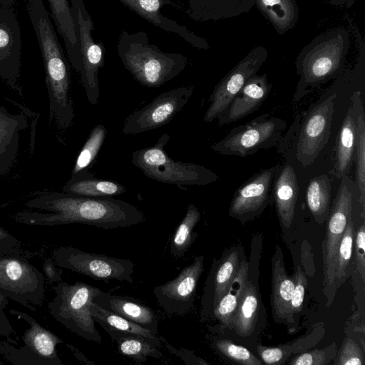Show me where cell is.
Returning <instances> with one entry per match:
<instances>
[{"instance_id":"obj_28","label":"cell","mask_w":365,"mask_h":365,"mask_svg":"<svg viewBox=\"0 0 365 365\" xmlns=\"http://www.w3.org/2000/svg\"><path fill=\"white\" fill-rule=\"evenodd\" d=\"M63 192L90 197H113L126 192L119 182L96 178L93 174L83 172L71 176L63 185Z\"/></svg>"},{"instance_id":"obj_4","label":"cell","mask_w":365,"mask_h":365,"mask_svg":"<svg viewBox=\"0 0 365 365\" xmlns=\"http://www.w3.org/2000/svg\"><path fill=\"white\" fill-rule=\"evenodd\" d=\"M117 52L124 67L141 85L158 88L180 74L187 64L181 53H166L150 43L143 31H123L118 38Z\"/></svg>"},{"instance_id":"obj_30","label":"cell","mask_w":365,"mask_h":365,"mask_svg":"<svg viewBox=\"0 0 365 365\" xmlns=\"http://www.w3.org/2000/svg\"><path fill=\"white\" fill-rule=\"evenodd\" d=\"M351 105L355 120L356 182L359 192L361 215L365 212V114L360 91L351 97Z\"/></svg>"},{"instance_id":"obj_43","label":"cell","mask_w":365,"mask_h":365,"mask_svg":"<svg viewBox=\"0 0 365 365\" xmlns=\"http://www.w3.org/2000/svg\"><path fill=\"white\" fill-rule=\"evenodd\" d=\"M331 347V346H330ZM331 348L323 349H314L311 351L303 353L290 362L291 365H324L329 363L331 359Z\"/></svg>"},{"instance_id":"obj_34","label":"cell","mask_w":365,"mask_h":365,"mask_svg":"<svg viewBox=\"0 0 365 365\" xmlns=\"http://www.w3.org/2000/svg\"><path fill=\"white\" fill-rule=\"evenodd\" d=\"M259 309V297L254 284L248 279L243 296L232 322V328L241 336H250L255 327Z\"/></svg>"},{"instance_id":"obj_3","label":"cell","mask_w":365,"mask_h":365,"mask_svg":"<svg viewBox=\"0 0 365 365\" xmlns=\"http://www.w3.org/2000/svg\"><path fill=\"white\" fill-rule=\"evenodd\" d=\"M349 46V34L344 28L324 31L305 46L295 61L299 79L293 102H298L317 87L341 75Z\"/></svg>"},{"instance_id":"obj_13","label":"cell","mask_w":365,"mask_h":365,"mask_svg":"<svg viewBox=\"0 0 365 365\" xmlns=\"http://www.w3.org/2000/svg\"><path fill=\"white\" fill-rule=\"evenodd\" d=\"M80 46V63L77 71L86 91L87 100L96 106L100 96L98 74L105 62L104 47L93 36L94 24L85 7L83 0H70Z\"/></svg>"},{"instance_id":"obj_51","label":"cell","mask_w":365,"mask_h":365,"mask_svg":"<svg viewBox=\"0 0 365 365\" xmlns=\"http://www.w3.org/2000/svg\"><path fill=\"white\" fill-rule=\"evenodd\" d=\"M8 298L0 292V313H5L4 309L8 305Z\"/></svg>"},{"instance_id":"obj_50","label":"cell","mask_w":365,"mask_h":365,"mask_svg":"<svg viewBox=\"0 0 365 365\" xmlns=\"http://www.w3.org/2000/svg\"><path fill=\"white\" fill-rule=\"evenodd\" d=\"M331 5L336 6H346L347 8L351 7L355 2L356 0H327Z\"/></svg>"},{"instance_id":"obj_44","label":"cell","mask_w":365,"mask_h":365,"mask_svg":"<svg viewBox=\"0 0 365 365\" xmlns=\"http://www.w3.org/2000/svg\"><path fill=\"white\" fill-rule=\"evenodd\" d=\"M365 222L358 227L355 240V260L361 279L365 280Z\"/></svg>"},{"instance_id":"obj_19","label":"cell","mask_w":365,"mask_h":365,"mask_svg":"<svg viewBox=\"0 0 365 365\" xmlns=\"http://www.w3.org/2000/svg\"><path fill=\"white\" fill-rule=\"evenodd\" d=\"M272 89L266 73L250 78L217 119L222 126L242 119L256 111L269 96Z\"/></svg>"},{"instance_id":"obj_18","label":"cell","mask_w":365,"mask_h":365,"mask_svg":"<svg viewBox=\"0 0 365 365\" xmlns=\"http://www.w3.org/2000/svg\"><path fill=\"white\" fill-rule=\"evenodd\" d=\"M21 38L19 24L11 8L0 7V78L22 95L19 86Z\"/></svg>"},{"instance_id":"obj_49","label":"cell","mask_w":365,"mask_h":365,"mask_svg":"<svg viewBox=\"0 0 365 365\" xmlns=\"http://www.w3.org/2000/svg\"><path fill=\"white\" fill-rule=\"evenodd\" d=\"M66 346L68 349L72 351L73 355L82 363L87 365H93L95 363L91 360H89L86 356L81 352L77 348L73 346L66 344Z\"/></svg>"},{"instance_id":"obj_1","label":"cell","mask_w":365,"mask_h":365,"mask_svg":"<svg viewBox=\"0 0 365 365\" xmlns=\"http://www.w3.org/2000/svg\"><path fill=\"white\" fill-rule=\"evenodd\" d=\"M25 206L40 210H24L14 215L15 222L28 225L79 223L109 230L130 227L145 220L137 207L113 197H90L51 192L29 200Z\"/></svg>"},{"instance_id":"obj_14","label":"cell","mask_w":365,"mask_h":365,"mask_svg":"<svg viewBox=\"0 0 365 365\" xmlns=\"http://www.w3.org/2000/svg\"><path fill=\"white\" fill-rule=\"evenodd\" d=\"M193 91L194 86L191 85L159 94L150 103L126 118L123 133L137 135L168 124L185 106Z\"/></svg>"},{"instance_id":"obj_7","label":"cell","mask_w":365,"mask_h":365,"mask_svg":"<svg viewBox=\"0 0 365 365\" xmlns=\"http://www.w3.org/2000/svg\"><path fill=\"white\" fill-rule=\"evenodd\" d=\"M101 289L84 282H60L54 287L55 296L48 302L50 314L71 332L93 342L101 343L95 327L90 304Z\"/></svg>"},{"instance_id":"obj_31","label":"cell","mask_w":365,"mask_h":365,"mask_svg":"<svg viewBox=\"0 0 365 365\" xmlns=\"http://www.w3.org/2000/svg\"><path fill=\"white\" fill-rule=\"evenodd\" d=\"M355 120L350 105L341 125L336 146L333 174L338 180L346 175L351 169L355 151Z\"/></svg>"},{"instance_id":"obj_16","label":"cell","mask_w":365,"mask_h":365,"mask_svg":"<svg viewBox=\"0 0 365 365\" xmlns=\"http://www.w3.org/2000/svg\"><path fill=\"white\" fill-rule=\"evenodd\" d=\"M204 269V256H195L173 279L155 286L153 294L169 315L184 316L192 309L199 279Z\"/></svg>"},{"instance_id":"obj_8","label":"cell","mask_w":365,"mask_h":365,"mask_svg":"<svg viewBox=\"0 0 365 365\" xmlns=\"http://www.w3.org/2000/svg\"><path fill=\"white\" fill-rule=\"evenodd\" d=\"M287 123L283 119L264 113L245 124L233 128L211 149L224 155L246 158L260 150L279 145Z\"/></svg>"},{"instance_id":"obj_47","label":"cell","mask_w":365,"mask_h":365,"mask_svg":"<svg viewBox=\"0 0 365 365\" xmlns=\"http://www.w3.org/2000/svg\"><path fill=\"white\" fill-rule=\"evenodd\" d=\"M258 354L265 364H282L286 357L283 349L280 347L257 346Z\"/></svg>"},{"instance_id":"obj_11","label":"cell","mask_w":365,"mask_h":365,"mask_svg":"<svg viewBox=\"0 0 365 365\" xmlns=\"http://www.w3.org/2000/svg\"><path fill=\"white\" fill-rule=\"evenodd\" d=\"M30 327L22 335L24 345L14 347L8 341H0V354L14 365H63L56 346L63 343L58 336L40 324L25 312L11 309Z\"/></svg>"},{"instance_id":"obj_5","label":"cell","mask_w":365,"mask_h":365,"mask_svg":"<svg viewBox=\"0 0 365 365\" xmlns=\"http://www.w3.org/2000/svg\"><path fill=\"white\" fill-rule=\"evenodd\" d=\"M336 98L335 93L324 97L299 114L279 143V152L294 144L297 161L303 166L312 165L329 141Z\"/></svg>"},{"instance_id":"obj_17","label":"cell","mask_w":365,"mask_h":365,"mask_svg":"<svg viewBox=\"0 0 365 365\" xmlns=\"http://www.w3.org/2000/svg\"><path fill=\"white\" fill-rule=\"evenodd\" d=\"M282 164L262 170L237 188L231 200L229 215L241 222L262 213L269 202L274 178Z\"/></svg>"},{"instance_id":"obj_2","label":"cell","mask_w":365,"mask_h":365,"mask_svg":"<svg viewBox=\"0 0 365 365\" xmlns=\"http://www.w3.org/2000/svg\"><path fill=\"white\" fill-rule=\"evenodd\" d=\"M27 11L43 58L49 98V122L68 129L75 116L70 96V73L66 59L43 0H27Z\"/></svg>"},{"instance_id":"obj_12","label":"cell","mask_w":365,"mask_h":365,"mask_svg":"<svg viewBox=\"0 0 365 365\" xmlns=\"http://www.w3.org/2000/svg\"><path fill=\"white\" fill-rule=\"evenodd\" d=\"M52 258L59 267L95 280L133 282L135 264L129 259L87 252L69 246L55 249Z\"/></svg>"},{"instance_id":"obj_46","label":"cell","mask_w":365,"mask_h":365,"mask_svg":"<svg viewBox=\"0 0 365 365\" xmlns=\"http://www.w3.org/2000/svg\"><path fill=\"white\" fill-rule=\"evenodd\" d=\"M21 252L19 240L0 226V254L21 255Z\"/></svg>"},{"instance_id":"obj_32","label":"cell","mask_w":365,"mask_h":365,"mask_svg":"<svg viewBox=\"0 0 365 365\" xmlns=\"http://www.w3.org/2000/svg\"><path fill=\"white\" fill-rule=\"evenodd\" d=\"M255 6L279 35L293 29L298 21L297 0H255Z\"/></svg>"},{"instance_id":"obj_26","label":"cell","mask_w":365,"mask_h":365,"mask_svg":"<svg viewBox=\"0 0 365 365\" xmlns=\"http://www.w3.org/2000/svg\"><path fill=\"white\" fill-rule=\"evenodd\" d=\"M186 14L196 21H218L249 12L255 0H187Z\"/></svg>"},{"instance_id":"obj_20","label":"cell","mask_w":365,"mask_h":365,"mask_svg":"<svg viewBox=\"0 0 365 365\" xmlns=\"http://www.w3.org/2000/svg\"><path fill=\"white\" fill-rule=\"evenodd\" d=\"M156 27L167 32L175 34L200 49H208L207 41L190 31L186 26L164 16L160 9L166 5H173L172 0H118Z\"/></svg>"},{"instance_id":"obj_48","label":"cell","mask_w":365,"mask_h":365,"mask_svg":"<svg viewBox=\"0 0 365 365\" xmlns=\"http://www.w3.org/2000/svg\"><path fill=\"white\" fill-rule=\"evenodd\" d=\"M43 269L47 279L50 282H56L62 280L61 274L58 272L52 260L49 259H46L43 265Z\"/></svg>"},{"instance_id":"obj_29","label":"cell","mask_w":365,"mask_h":365,"mask_svg":"<svg viewBox=\"0 0 365 365\" xmlns=\"http://www.w3.org/2000/svg\"><path fill=\"white\" fill-rule=\"evenodd\" d=\"M110 335L111 340L116 344L118 351L130 359L141 363L146 361L148 356L162 357L159 345L153 341L142 336L115 329L105 324H99Z\"/></svg>"},{"instance_id":"obj_9","label":"cell","mask_w":365,"mask_h":365,"mask_svg":"<svg viewBox=\"0 0 365 365\" xmlns=\"http://www.w3.org/2000/svg\"><path fill=\"white\" fill-rule=\"evenodd\" d=\"M0 292L34 311L44 299L45 279L22 255L0 254Z\"/></svg>"},{"instance_id":"obj_27","label":"cell","mask_w":365,"mask_h":365,"mask_svg":"<svg viewBox=\"0 0 365 365\" xmlns=\"http://www.w3.org/2000/svg\"><path fill=\"white\" fill-rule=\"evenodd\" d=\"M47 1L52 19L64 41L71 66L77 72L80 63V46L70 0Z\"/></svg>"},{"instance_id":"obj_35","label":"cell","mask_w":365,"mask_h":365,"mask_svg":"<svg viewBox=\"0 0 365 365\" xmlns=\"http://www.w3.org/2000/svg\"><path fill=\"white\" fill-rule=\"evenodd\" d=\"M331 180L322 174L312 178L307 187L306 202L314 220L322 224L328 218L331 200Z\"/></svg>"},{"instance_id":"obj_6","label":"cell","mask_w":365,"mask_h":365,"mask_svg":"<svg viewBox=\"0 0 365 365\" xmlns=\"http://www.w3.org/2000/svg\"><path fill=\"white\" fill-rule=\"evenodd\" d=\"M170 138L164 133L155 145L133 151L132 163L147 178L177 186H202L217 181V174L205 166L173 160L165 150Z\"/></svg>"},{"instance_id":"obj_42","label":"cell","mask_w":365,"mask_h":365,"mask_svg":"<svg viewBox=\"0 0 365 365\" xmlns=\"http://www.w3.org/2000/svg\"><path fill=\"white\" fill-rule=\"evenodd\" d=\"M364 357L359 346L351 339L344 340L334 361L337 365H363Z\"/></svg>"},{"instance_id":"obj_36","label":"cell","mask_w":365,"mask_h":365,"mask_svg":"<svg viewBox=\"0 0 365 365\" xmlns=\"http://www.w3.org/2000/svg\"><path fill=\"white\" fill-rule=\"evenodd\" d=\"M90 312L93 320L98 324H105L118 331L149 339L159 346L161 345L158 334L120 315L104 309L93 302L90 304Z\"/></svg>"},{"instance_id":"obj_33","label":"cell","mask_w":365,"mask_h":365,"mask_svg":"<svg viewBox=\"0 0 365 365\" xmlns=\"http://www.w3.org/2000/svg\"><path fill=\"white\" fill-rule=\"evenodd\" d=\"M248 263L241 261L239 271L232 280L227 292L220 299L213 310L215 317L224 327L232 328V322L243 296L248 282Z\"/></svg>"},{"instance_id":"obj_52","label":"cell","mask_w":365,"mask_h":365,"mask_svg":"<svg viewBox=\"0 0 365 365\" xmlns=\"http://www.w3.org/2000/svg\"><path fill=\"white\" fill-rule=\"evenodd\" d=\"M16 0H0V6L4 8H11Z\"/></svg>"},{"instance_id":"obj_22","label":"cell","mask_w":365,"mask_h":365,"mask_svg":"<svg viewBox=\"0 0 365 365\" xmlns=\"http://www.w3.org/2000/svg\"><path fill=\"white\" fill-rule=\"evenodd\" d=\"M240 263L239 252L234 250L226 255L217 267L213 266L202 299V320L206 319L211 310L213 312L218 302L226 294L239 271Z\"/></svg>"},{"instance_id":"obj_45","label":"cell","mask_w":365,"mask_h":365,"mask_svg":"<svg viewBox=\"0 0 365 365\" xmlns=\"http://www.w3.org/2000/svg\"><path fill=\"white\" fill-rule=\"evenodd\" d=\"M161 344L173 355L180 358L183 362L187 365L194 364H207L208 363L202 359L197 356L192 351L184 348H175L170 344L167 340L163 337L159 336Z\"/></svg>"},{"instance_id":"obj_38","label":"cell","mask_w":365,"mask_h":365,"mask_svg":"<svg viewBox=\"0 0 365 365\" xmlns=\"http://www.w3.org/2000/svg\"><path fill=\"white\" fill-rule=\"evenodd\" d=\"M107 130L103 124L96 125L82 147L75 161L71 176L89 171L106 140Z\"/></svg>"},{"instance_id":"obj_21","label":"cell","mask_w":365,"mask_h":365,"mask_svg":"<svg viewBox=\"0 0 365 365\" xmlns=\"http://www.w3.org/2000/svg\"><path fill=\"white\" fill-rule=\"evenodd\" d=\"M294 287L292 277L288 275L284 262V255L279 245H276L272 257L271 306L274 320L289 326L294 324L291 315L290 302Z\"/></svg>"},{"instance_id":"obj_25","label":"cell","mask_w":365,"mask_h":365,"mask_svg":"<svg viewBox=\"0 0 365 365\" xmlns=\"http://www.w3.org/2000/svg\"><path fill=\"white\" fill-rule=\"evenodd\" d=\"M29 127L23 113H10L0 106V177L5 175L15 162L21 135Z\"/></svg>"},{"instance_id":"obj_41","label":"cell","mask_w":365,"mask_h":365,"mask_svg":"<svg viewBox=\"0 0 365 365\" xmlns=\"http://www.w3.org/2000/svg\"><path fill=\"white\" fill-rule=\"evenodd\" d=\"M294 287L290 302V312L292 317L299 314L303 306L304 297L307 287V279L303 269L297 266L292 276Z\"/></svg>"},{"instance_id":"obj_39","label":"cell","mask_w":365,"mask_h":365,"mask_svg":"<svg viewBox=\"0 0 365 365\" xmlns=\"http://www.w3.org/2000/svg\"><path fill=\"white\" fill-rule=\"evenodd\" d=\"M354 240V222L352 215L348 218L342 238L339 243L334 266V286L337 290L345 282L346 269L349 264Z\"/></svg>"},{"instance_id":"obj_15","label":"cell","mask_w":365,"mask_h":365,"mask_svg":"<svg viewBox=\"0 0 365 365\" xmlns=\"http://www.w3.org/2000/svg\"><path fill=\"white\" fill-rule=\"evenodd\" d=\"M268 58V51L263 46L252 48L215 86L210 98V106L203 120L211 123L223 113L247 81L257 74Z\"/></svg>"},{"instance_id":"obj_24","label":"cell","mask_w":365,"mask_h":365,"mask_svg":"<svg viewBox=\"0 0 365 365\" xmlns=\"http://www.w3.org/2000/svg\"><path fill=\"white\" fill-rule=\"evenodd\" d=\"M272 194L279 223L283 229L292 224L299 194L297 175L291 165H281L274 178Z\"/></svg>"},{"instance_id":"obj_37","label":"cell","mask_w":365,"mask_h":365,"mask_svg":"<svg viewBox=\"0 0 365 365\" xmlns=\"http://www.w3.org/2000/svg\"><path fill=\"white\" fill-rule=\"evenodd\" d=\"M200 219V213L193 204H189L186 214L174 232L170 242V253L175 258L184 256L197 235L194 228Z\"/></svg>"},{"instance_id":"obj_53","label":"cell","mask_w":365,"mask_h":365,"mask_svg":"<svg viewBox=\"0 0 365 365\" xmlns=\"http://www.w3.org/2000/svg\"><path fill=\"white\" fill-rule=\"evenodd\" d=\"M172 1H180V0H172Z\"/></svg>"},{"instance_id":"obj_10","label":"cell","mask_w":365,"mask_h":365,"mask_svg":"<svg viewBox=\"0 0 365 365\" xmlns=\"http://www.w3.org/2000/svg\"><path fill=\"white\" fill-rule=\"evenodd\" d=\"M353 182L348 175L341 179L331 208L329 210L325 237L322 242L323 293L327 306H330L336 289L334 286V266L338 247L342 238L348 218L351 215Z\"/></svg>"},{"instance_id":"obj_40","label":"cell","mask_w":365,"mask_h":365,"mask_svg":"<svg viewBox=\"0 0 365 365\" xmlns=\"http://www.w3.org/2000/svg\"><path fill=\"white\" fill-rule=\"evenodd\" d=\"M216 349L239 364L244 365H262V361L257 359L247 348L237 345L229 339H219L215 341Z\"/></svg>"},{"instance_id":"obj_54","label":"cell","mask_w":365,"mask_h":365,"mask_svg":"<svg viewBox=\"0 0 365 365\" xmlns=\"http://www.w3.org/2000/svg\"><path fill=\"white\" fill-rule=\"evenodd\" d=\"M3 364V363H2V362L1 361V360H0V364Z\"/></svg>"},{"instance_id":"obj_23","label":"cell","mask_w":365,"mask_h":365,"mask_svg":"<svg viewBox=\"0 0 365 365\" xmlns=\"http://www.w3.org/2000/svg\"><path fill=\"white\" fill-rule=\"evenodd\" d=\"M93 302L104 309L158 334V319L155 313L151 308L134 298L112 294L101 290Z\"/></svg>"}]
</instances>
